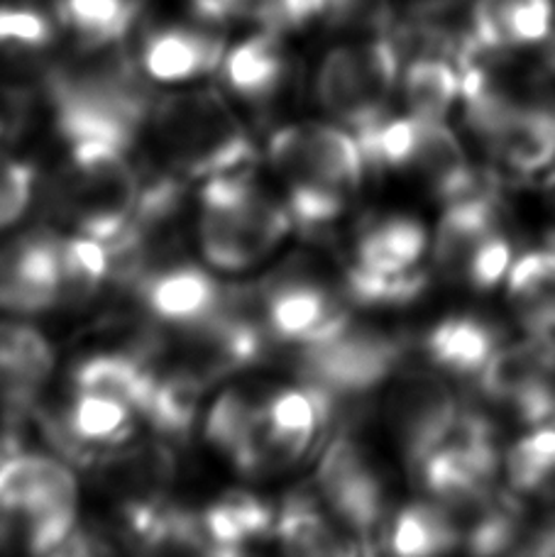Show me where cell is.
I'll return each instance as SVG.
<instances>
[{
	"label": "cell",
	"mask_w": 555,
	"mask_h": 557,
	"mask_svg": "<svg viewBox=\"0 0 555 557\" xmlns=\"http://www.w3.org/2000/svg\"><path fill=\"white\" fill-rule=\"evenodd\" d=\"M272 172L284 186L292 221L306 233L329 227L365 176L358 137L335 125H289L270 139Z\"/></svg>",
	"instance_id": "6da1fadb"
},
{
	"label": "cell",
	"mask_w": 555,
	"mask_h": 557,
	"mask_svg": "<svg viewBox=\"0 0 555 557\" xmlns=\"http://www.w3.org/2000/svg\"><path fill=\"white\" fill-rule=\"evenodd\" d=\"M155 147L180 178H215L247 169L255 145L240 117L215 91H180L152 106Z\"/></svg>",
	"instance_id": "7a4b0ae2"
},
{
	"label": "cell",
	"mask_w": 555,
	"mask_h": 557,
	"mask_svg": "<svg viewBox=\"0 0 555 557\" xmlns=\"http://www.w3.org/2000/svg\"><path fill=\"white\" fill-rule=\"evenodd\" d=\"M145 188L133 152L106 143L66 145V159L49 188V206L78 235L113 243L133 221Z\"/></svg>",
	"instance_id": "3957f363"
},
{
	"label": "cell",
	"mask_w": 555,
	"mask_h": 557,
	"mask_svg": "<svg viewBox=\"0 0 555 557\" xmlns=\"http://www.w3.org/2000/svg\"><path fill=\"white\" fill-rule=\"evenodd\" d=\"M294 221L286 203L267 194L245 172L208 178L198 208V243L208 264L225 272H243L267 260Z\"/></svg>",
	"instance_id": "277c9868"
},
{
	"label": "cell",
	"mask_w": 555,
	"mask_h": 557,
	"mask_svg": "<svg viewBox=\"0 0 555 557\" xmlns=\"http://www.w3.org/2000/svg\"><path fill=\"white\" fill-rule=\"evenodd\" d=\"M76 519L78 484L62 460L17 450L0 460V548L57 553Z\"/></svg>",
	"instance_id": "5b68a950"
},
{
	"label": "cell",
	"mask_w": 555,
	"mask_h": 557,
	"mask_svg": "<svg viewBox=\"0 0 555 557\" xmlns=\"http://www.w3.org/2000/svg\"><path fill=\"white\" fill-rule=\"evenodd\" d=\"M404 357V337L355 321L321 343L299 347L304 380L335 401L355 399L380 386L399 370Z\"/></svg>",
	"instance_id": "8992f818"
},
{
	"label": "cell",
	"mask_w": 555,
	"mask_h": 557,
	"mask_svg": "<svg viewBox=\"0 0 555 557\" xmlns=\"http://www.w3.org/2000/svg\"><path fill=\"white\" fill-rule=\"evenodd\" d=\"M335 401L319 386L306 382L294 389L270 392L250 445L235 467L247 476H272L304 460L321 428L331 421Z\"/></svg>",
	"instance_id": "52a82bcc"
},
{
	"label": "cell",
	"mask_w": 555,
	"mask_h": 557,
	"mask_svg": "<svg viewBox=\"0 0 555 557\" xmlns=\"http://www.w3.org/2000/svg\"><path fill=\"white\" fill-rule=\"evenodd\" d=\"M313 492L358 548L370 550L386 516V486L358 437L345 433L325 447Z\"/></svg>",
	"instance_id": "ba28073f"
},
{
	"label": "cell",
	"mask_w": 555,
	"mask_h": 557,
	"mask_svg": "<svg viewBox=\"0 0 555 557\" xmlns=\"http://www.w3.org/2000/svg\"><path fill=\"white\" fill-rule=\"evenodd\" d=\"M460 406L451 386L431 372L411 370L396 380L386 418L411 472L445 441L458 421Z\"/></svg>",
	"instance_id": "9c48e42d"
},
{
	"label": "cell",
	"mask_w": 555,
	"mask_h": 557,
	"mask_svg": "<svg viewBox=\"0 0 555 557\" xmlns=\"http://www.w3.org/2000/svg\"><path fill=\"white\" fill-rule=\"evenodd\" d=\"M350 301L311 278L289 276L257 294V308L267 335L280 343H321L353 321Z\"/></svg>",
	"instance_id": "30bf717a"
},
{
	"label": "cell",
	"mask_w": 555,
	"mask_h": 557,
	"mask_svg": "<svg viewBox=\"0 0 555 557\" xmlns=\"http://www.w3.org/2000/svg\"><path fill=\"white\" fill-rule=\"evenodd\" d=\"M135 296L155 323L184 327L231 304L233 292L215 282L201 267L180 260H164L140 274L131 284Z\"/></svg>",
	"instance_id": "8fae6325"
},
{
	"label": "cell",
	"mask_w": 555,
	"mask_h": 557,
	"mask_svg": "<svg viewBox=\"0 0 555 557\" xmlns=\"http://www.w3.org/2000/svg\"><path fill=\"white\" fill-rule=\"evenodd\" d=\"M223 25L192 13L150 29L140 49L143 72L160 84H184L221 69L227 52Z\"/></svg>",
	"instance_id": "7c38bea8"
},
{
	"label": "cell",
	"mask_w": 555,
	"mask_h": 557,
	"mask_svg": "<svg viewBox=\"0 0 555 557\" xmlns=\"http://www.w3.org/2000/svg\"><path fill=\"white\" fill-rule=\"evenodd\" d=\"M59 240L42 231L0 247V308L39 313L59 306Z\"/></svg>",
	"instance_id": "4fadbf2b"
},
{
	"label": "cell",
	"mask_w": 555,
	"mask_h": 557,
	"mask_svg": "<svg viewBox=\"0 0 555 557\" xmlns=\"http://www.w3.org/2000/svg\"><path fill=\"white\" fill-rule=\"evenodd\" d=\"M553 0H472L460 54H509L553 33Z\"/></svg>",
	"instance_id": "5bb4252c"
},
{
	"label": "cell",
	"mask_w": 555,
	"mask_h": 557,
	"mask_svg": "<svg viewBox=\"0 0 555 557\" xmlns=\"http://www.w3.org/2000/svg\"><path fill=\"white\" fill-rule=\"evenodd\" d=\"M276 513L252 494L231 492L203 511H184L182 548L206 553H243L247 545L274 533Z\"/></svg>",
	"instance_id": "9a60e30c"
},
{
	"label": "cell",
	"mask_w": 555,
	"mask_h": 557,
	"mask_svg": "<svg viewBox=\"0 0 555 557\" xmlns=\"http://www.w3.org/2000/svg\"><path fill=\"white\" fill-rule=\"evenodd\" d=\"M137 418L140 416L131 404L106 394L74 389L62 413L47 423L66 453L91 455L98 450L111 453L131 443Z\"/></svg>",
	"instance_id": "2e32d148"
},
{
	"label": "cell",
	"mask_w": 555,
	"mask_h": 557,
	"mask_svg": "<svg viewBox=\"0 0 555 557\" xmlns=\"http://www.w3.org/2000/svg\"><path fill=\"white\" fill-rule=\"evenodd\" d=\"M54 370L47 337L27 323H0V411L25 416L37 406Z\"/></svg>",
	"instance_id": "e0dca14e"
},
{
	"label": "cell",
	"mask_w": 555,
	"mask_h": 557,
	"mask_svg": "<svg viewBox=\"0 0 555 557\" xmlns=\"http://www.w3.org/2000/svg\"><path fill=\"white\" fill-rule=\"evenodd\" d=\"M223 82L235 96L250 103H264L282 91L292 74V57L282 33L260 29L231 47L221 64Z\"/></svg>",
	"instance_id": "ac0fdd59"
},
{
	"label": "cell",
	"mask_w": 555,
	"mask_h": 557,
	"mask_svg": "<svg viewBox=\"0 0 555 557\" xmlns=\"http://www.w3.org/2000/svg\"><path fill=\"white\" fill-rule=\"evenodd\" d=\"M488 149L521 174L551 166L555 162V103L548 96L521 98Z\"/></svg>",
	"instance_id": "d6986e66"
},
{
	"label": "cell",
	"mask_w": 555,
	"mask_h": 557,
	"mask_svg": "<svg viewBox=\"0 0 555 557\" xmlns=\"http://www.w3.org/2000/svg\"><path fill=\"white\" fill-rule=\"evenodd\" d=\"M419 121V139H416L411 166L433 188L435 196L448 203L478 191L490 182V176L474 172L458 135L451 127H445L443 121H425V117Z\"/></svg>",
	"instance_id": "ffe728a7"
},
{
	"label": "cell",
	"mask_w": 555,
	"mask_h": 557,
	"mask_svg": "<svg viewBox=\"0 0 555 557\" xmlns=\"http://www.w3.org/2000/svg\"><path fill=\"white\" fill-rule=\"evenodd\" d=\"M319 101L335 121L348 125L353 135H360L386 113L370 103L365 88L358 45H341L331 49L319 69Z\"/></svg>",
	"instance_id": "44dd1931"
},
{
	"label": "cell",
	"mask_w": 555,
	"mask_h": 557,
	"mask_svg": "<svg viewBox=\"0 0 555 557\" xmlns=\"http://www.w3.org/2000/svg\"><path fill=\"white\" fill-rule=\"evenodd\" d=\"M274 539L292 555H345L360 553L333 516L325 511L316 492L289 496L276 513Z\"/></svg>",
	"instance_id": "7402d4cb"
},
{
	"label": "cell",
	"mask_w": 555,
	"mask_h": 557,
	"mask_svg": "<svg viewBox=\"0 0 555 557\" xmlns=\"http://www.w3.org/2000/svg\"><path fill=\"white\" fill-rule=\"evenodd\" d=\"M74 389L113 396L131 404L140 416L152 386V360L145 343L137 350H108L86 357L74 370Z\"/></svg>",
	"instance_id": "603a6c76"
},
{
	"label": "cell",
	"mask_w": 555,
	"mask_h": 557,
	"mask_svg": "<svg viewBox=\"0 0 555 557\" xmlns=\"http://www.w3.org/2000/svg\"><path fill=\"white\" fill-rule=\"evenodd\" d=\"M423 347L431 362L441 370L474 376L497 352L499 333L492 323L480 321V318H448L433 327L423 341Z\"/></svg>",
	"instance_id": "cb8c5ba5"
},
{
	"label": "cell",
	"mask_w": 555,
	"mask_h": 557,
	"mask_svg": "<svg viewBox=\"0 0 555 557\" xmlns=\"http://www.w3.org/2000/svg\"><path fill=\"white\" fill-rule=\"evenodd\" d=\"M425 247H429V235L419 221L402 215L386 218L360 235L353 264L382 274L406 272L419 264Z\"/></svg>",
	"instance_id": "d4e9b609"
},
{
	"label": "cell",
	"mask_w": 555,
	"mask_h": 557,
	"mask_svg": "<svg viewBox=\"0 0 555 557\" xmlns=\"http://www.w3.org/2000/svg\"><path fill=\"white\" fill-rule=\"evenodd\" d=\"M147 0H57L62 27L84 45L123 42Z\"/></svg>",
	"instance_id": "484cf974"
},
{
	"label": "cell",
	"mask_w": 555,
	"mask_h": 557,
	"mask_svg": "<svg viewBox=\"0 0 555 557\" xmlns=\"http://www.w3.org/2000/svg\"><path fill=\"white\" fill-rule=\"evenodd\" d=\"M402 88L411 115L443 121L460 98V69L448 57L416 54L404 69Z\"/></svg>",
	"instance_id": "4316f807"
},
{
	"label": "cell",
	"mask_w": 555,
	"mask_h": 557,
	"mask_svg": "<svg viewBox=\"0 0 555 557\" xmlns=\"http://www.w3.org/2000/svg\"><path fill=\"white\" fill-rule=\"evenodd\" d=\"M264 399L267 394L260 389L235 386V389H227L218 396L206 416V441L233 465L252 441Z\"/></svg>",
	"instance_id": "83f0119b"
},
{
	"label": "cell",
	"mask_w": 555,
	"mask_h": 557,
	"mask_svg": "<svg viewBox=\"0 0 555 557\" xmlns=\"http://www.w3.org/2000/svg\"><path fill=\"white\" fill-rule=\"evenodd\" d=\"M106 282H111L106 245L88 235H62L59 240V306L88 304Z\"/></svg>",
	"instance_id": "f1b7e54d"
},
{
	"label": "cell",
	"mask_w": 555,
	"mask_h": 557,
	"mask_svg": "<svg viewBox=\"0 0 555 557\" xmlns=\"http://www.w3.org/2000/svg\"><path fill=\"white\" fill-rule=\"evenodd\" d=\"M62 20L37 0H0V54L35 59L54 47Z\"/></svg>",
	"instance_id": "f546056e"
},
{
	"label": "cell",
	"mask_w": 555,
	"mask_h": 557,
	"mask_svg": "<svg viewBox=\"0 0 555 557\" xmlns=\"http://www.w3.org/2000/svg\"><path fill=\"white\" fill-rule=\"evenodd\" d=\"M390 548L396 555L419 557L448 553L458 548V533L439 504H411L394 516L390 529Z\"/></svg>",
	"instance_id": "4dcf8cb0"
},
{
	"label": "cell",
	"mask_w": 555,
	"mask_h": 557,
	"mask_svg": "<svg viewBox=\"0 0 555 557\" xmlns=\"http://www.w3.org/2000/svg\"><path fill=\"white\" fill-rule=\"evenodd\" d=\"M509 296L519 315L555 304V247L529 252L511 264Z\"/></svg>",
	"instance_id": "1f68e13d"
},
{
	"label": "cell",
	"mask_w": 555,
	"mask_h": 557,
	"mask_svg": "<svg viewBox=\"0 0 555 557\" xmlns=\"http://www.w3.org/2000/svg\"><path fill=\"white\" fill-rule=\"evenodd\" d=\"M313 15L331 27L382 33L392 20V0H313Z\"/></svg>",
	"instance_id": "d6a6232c"
},
{
	"label": "cell",
	"mask_w": 555,
	"mask_h": 557,
	"mask_svg": "<svg viewBox=\"0 0 555 557\" xmlns=\"http://www.w3.org/2000/svg\"><path fill=\"white\" fill-rule=\"evenodd\" d=\"M509 267L511 245L499 231H494L474 247L468 270H465V282L472 288H478V292H490V288L502 284V278L507 276Z\"/></svg>",
	"instance_id": "836d02e7"
},
{
	"label": "cell",
	"mask_w": 555,
	"mask_h": 557,
	"mask_svg": "<svg viewBox=\"0 0 555 557\" xmlns=\"http://www.w3.org/2000/svg\"><path fill=\"white\" fill-rule=\"evenodd\" d=\"M35 174L27 164L0 154V233L17 223L33 201Z\"/></svg>",
	"instance_id": "e575fe53"
},
{
	"label": "cell",
	"mask_w": 555,
	"mask_h": 557,
	"mask_svg": "<svg viewBox=\"0 0 555 557\" xmlns=\"http://www.w3.org/2000/svg\"><path fill=\"white\" fill-rule=\"evenodd\" d=\"M25 98L17 94V88L0 84V145L8 143L17 133L25 115Z\"/></svg>",
	"instance_id": "d590c367"
},
{
	"label": "cell",
	"mask_w": 555,
	"mask_h": 557,
	"mask_svg": "<svg viewBox=\"0 0 555 557\" xmlns=\"http://www.w3.org/2000/svg\"><path fill=\"white\" fill-rule=\"evenodd\" d=\"M465 0H409V10L421 20V23L431 25L439 23L441 17L453 13L455 8H460Z\"/></svg>",
	"instance_id": "8d00e7d4"
},
{
	"label": "cell",
	"mask_w": 555,
	"mask_h": 557,
	"mask_svg": "<svg viewBox=\"0 0 555 557\" xmlns=\"http://www.w3.org/2000/svg\"><path fill=\"white\" fill-rule=\"evenodd\" d=\"M539 54H541V72L555 76V29L539 45Z\"/></svg>",
	"instance_id": "74e56055"
},
{
	"label": "cell",
	"mask_w": 555,
	"mask_h": 557,
	"mask_svg": "<svg viewBox=\"0 0 555 557\" xmlns=\"http://www.w3.org/2000/svg\"><path fill=\"white\" fill-rule=\"evenodd\" d=\"M10 453H15V447H13V443H10V435L3 431V428H0V460H5Z\"/></svg>",
	"instance_id": "f35d334b"
}]
</instances>
